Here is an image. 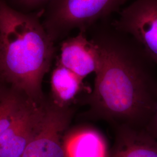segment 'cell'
Instances as JSON below:
<instances>
[{
	"label": "cell",
	"instance_id": "cell-1",
	"mask_svg": "<svg viewBox=\"0 0 157 157\" xmlns=\"http://www.w3.org/2000/svg\"><path fill=\"white\" fill-rule=\"evenodd\" d=\"M91 29L100 63L86 98L88 118L114 128L146 129L157 108L155 64L135 40L111 25Z\"/></svg>",
	"mask_w": 157,
	"mask_h": 157
},
{
	"label": "cell",
	"instance_id": "cell-2",
	"mask_svg": "<svg viewBox=\"0 0 157 157\" xmlns=\"http://www.w3.org/2000/svg\"><path fill=\"white\" fill-rule=\"evenodd\" d=\"M54 43L37 15L18 11L0 0V72L34 102L41 97Z\"/></svg>",
	"mask_w": 157,
	"mask_h": 157
},
{
	"label": "cell",
	"instance_id": "cell-3",
	"mask_svg": "<svg viewBox=\"0 0 157 157\" xmlns=\"http://www.w3.org/2000/svg\"><path fill=\"white\" fill-rule=\"evenodd\" d=\"M129 0H50L44 12L43 25L55 42L73 30L87 32Z\"/></svg>",
	"mask_w": 157,
	"mask_h": 157
},
{
	"label": "cell",
	"instance_id": "cell-4",
	"mask_svg": "<svg viewBox=\"0 0 157 157\" xmlns=\"http://www.w3.org/2000/svg\"><path fill=\"white\" fill-rule=\"evenodd\" d=\"M111 25L135 40L157 65V0H133Z\"/></svg>",
	"mask_w": 157,
	"mask_h": 157
},
{
	"label": "cell",
	"instance_id": "cell-5",
	"mask_svg": "<svg viewBox=\"0 0 157 157\" xmlns=\"http://www.w3.org/2000/svg\"><path fill=\"white\" fill-rule=\"evenodd\" d=\"M69 108L48 106L38 130L22 157H66L63 136L71 121Z\"/></svg>",
	"mask_w": 157,
	"mask_h": 157
},
{
	"label": "cell",
	"instance_id": "cell-6",
	"mask_svg": "<svg viewBox=\"0 0 157 157\" xmlns=\"http://www.w3.org/2000/svg\"><path fill=\"white\" fill-rule=\"evenodd\" d=\"M26 103L21 113L0 138V157H22L38 130L47 107Z\"/></svg>",
	"mask_w": 157,
	"mask_h": 157
},
{
	"label": "cell",
	"instance_id": "cell-7",
	"mask_svg": "<svg viewBox=\"0 0 157 157\" xmlns=\"http://www.w3.org/2000/svg\"><path fill=\"white\" fill-rule=\"evenodd\" d=\"M58 63L84 78L95 73L100 63V52L93 40L86 33L79 32L72 37L64 40L61 45Z\"/></svg>",
	"mask_w": 157,
	"mask_h": 157
},
{
	"label": "cell",
	"instance_id": "cell-8",
	"mask_svg": "<svg viewBox=\"0 0 157 157\" xmlns=\"http://www.w3.org/2000/svg\"><path fill=\"white\" fill-rule=\"evenodd\" d=\"M109 157H157V139L146 129L115 127Z\"/></svg>",
	"mask_w": 157,
	"mask_h": 157
},
{
	"label": "cell",
	"instance_id": "cell-9",
	"mask_svg": "<svg viewBox=\"0 0 157 157\" xmlns=\"http://www.w3.org/2000/svg\"><path fill=\"white\" fill-rule=\"evenodd\" d=\"M66 157H109L107 141L100 131L83 125L66 132L63 136Z\"/></svg>",
	"mask_w": 157,
	"mask_h": 157
},
{
	"label": "cell",
	"instance_id": "cell-10",
	"mask_svg": "<svg viewBox=\"0 0 157 157\" xmlns=\"http://www.w3.org/2000/svg\"><path fill=\"white\" fill-rule=\"evenodd\" d=\"M83 79L57 63L51 77L53 104L67 108L81 92L85 90Z\"/></svg>",
	"mask_w": 157,
	"mask_h": 157
},
{
	"label": "cell",
	"instance_id": "cell-11",
	"mask_svg": "<svg viewBox=\"0 0 157 157\" xmlns=\"http://www.w3.org/2000/svg\"><path fill=\"white\" fill-rule=\"evenodd\" d=\"M25 104L12 96L0 98V138L21 113Z\"/></svg>",
	"mask_w": 157,
	"mask_h": 157
},
{
	"label": "cell",
	"instance_id": "cell-12",
	"mask_svg": "<svg viewBox=\"0 0 157 157\" xmlns=\"http://www.w3.org/2000/svg\"><path fill=\"white\" fill-rule=\"evenodd\" d=\"M10 1L15 6V9L26 13L45 9L50 0H10Z\"/></svg>",
	"mask_w": 157,
	"mask_h": 157
},
{
	"label": "cell",
	"instance_id": "cell-13",
	"mask_svg": "<svg viewBox=\"0 0 157 157\" xmlns=\"http://www.w3.org/2000/svg\"><path fill=\"white\" fill-rule=\"evenodd\" d=\"M145 129L150 135L157 139V108Z\"/></svg>",
	"mask_w": 157,
	"mask_h": 157
}]
</instances>
